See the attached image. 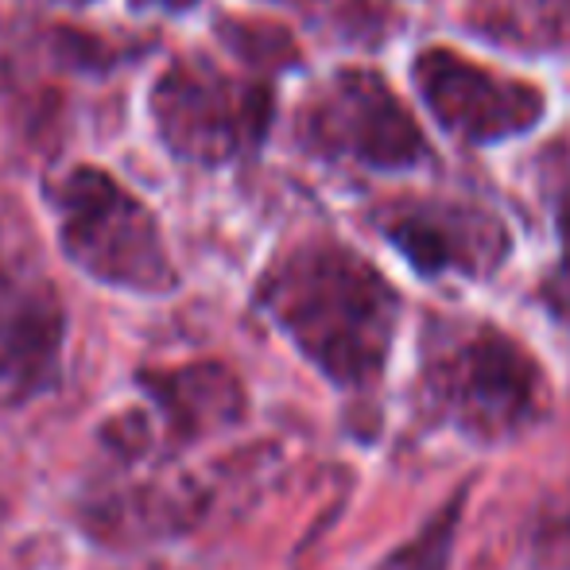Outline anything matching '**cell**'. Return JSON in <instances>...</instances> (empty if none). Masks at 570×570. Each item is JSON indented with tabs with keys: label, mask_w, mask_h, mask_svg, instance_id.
Wrapping results in <instances>:
<instances>
[{
	"label": "cell",
	"mask_w": 570,
	"mask_h": 570,
	"mask_svg": "<svg viewBox=\"0 0 570 570\" xmlns=\"http://www.w3.org/2000/svg\"><path fill=\"white\" fill-rule=\"evenodd\" d=\"M412 86L431 120L470 148L520 140L548 117V94L540 86L481 67L454 47H423L412 59Z\"/></svg>",
	"instance_id": "52a82bcc"
},
{
	"label": "cell",
	"mask_w": 570,
	"mask_h": 570,
	"mask_svg": "<svg viewBox=\"0 0 570 570\" xmlns=\"http://www.w3.org/2000/svg\"><path fill=\"white\" fill-rule=\"evenodd\" d=\"M78 4H82V0H78Z\"/></svg>",
	"instance_id": "9a60e30c"
},
{
	"label": "cell",
	"mask_w": 570,
	"mask_h": 570,
	"mask_svg": "<svg viewBox=\"0 0 570 570\" xmlns=\"http://www.w3.org/2000/svg\"><path fill=\"white\" fill-rule=\"evenodd\" d=\"M256 307L334 389L350 396L381 389L404 299L357 248L334 237L292 245L264 268Z\"/></svg>",
	"instance_id": "6da1fadb"
},
{
	"label": "cell",
	"mask_w": 570,
	"mask_h": 570,
	"mask_svg": "<svg viewBox=\"0 0 570 570\" xmlns=\"http://www.w3.org/2000/svg\"><path fill=\"white\" fill-rule=\"evenodd\" d=\"M59 245L78 272L136 295L175 292L171 253L159 222L132 190L101 167H70L47 187Z\"/></svg>",
	"instance_id": "3957f363"
},
{
	"label": "cell",
	"mask_w": 570,
	"mask_h": 570,
	"mask_svg": "<svg viewBox=\"0 0 570 570\" xmlns=\"http://www.w3.org/2000/svg\"><path fill=\"white\" fill-rule=\"evenodd\" d=\"M128 4L136 8V12H190L195 4H203V0H128Z\"/></svg>",
	"instance_id": "5bb4252c"
},
{
	"label": "cell",
	"mask_w": 570,
	"mask_h": 570,
	"mask_svg": "<svg viewBox=\"0 0 570 570\" xmlns=\"http://www.w3.org/2000/svg\"><path fill=\"white\" fill-rule=\"evenodd\" d=\"M295 144L326 164H357L368 171H420L435 164L428 132L368 67H338L295 109Z\"/></svg>",
	"instance_id": "5b68a950"
},
{
	"label": "cell",
	"mask_w": 570,
	"mask_h": 570,
	"mask_svg": "<svg viewBox=\"0 0 570 570\" xmlns=\"http://www.w3.org/2000/svg\"><path fill=\"white\" fill-rule=\"evenodd\" d=\"M276 94L261 70H229L210 55H183L151 86L156 136L171 156L198 167L248 159L268 140Z\"/></svg>",
	"instance_id": "277c9868"
},
{
	"label": "cell",
	"mask_w": 570,
	"mask_h": 570,
	"mask_svg": "<svg viewBox=\"0 0 570 570\" xmlns=\"http://www.w3.org/2000/svg\"><path fill=\"white\" fill-rule=\"evenodd\" d=\"M373 226L423 279H493L512 256V229L493 206L458 195H396Z\"/></svg>",
	"instance_id": "8992f818"
},
{
	"label": "cell",
	"mask_w": 570,
	"mask_h": 570,
	"mask_svg": "<svg viewBox=\"0 0 570 570\" xmlns=\"http://www.w3.org/2000/svg\"><path fill=\"white\" fill-rule=\"evenodd\" d=\"M420 392L439 420L485 446L517 439L548 407V376L532 350L481 318H431Z\"/></svg>",
	"instance_id": "7a4b0ae2"
},
{
	"label": "cell",
	"mask_w": 570,
	"mask_h": 570,
	"mask_svg": "<svg viewBox=\"0 0 570 570\" xmlns=\"http://www.w3.org/2000/svg\"><path fill=\"white\" fill-rule=\"evenodd\" d=\"M62 345V307L43 279H0V389L28 396L51 381Z\"/></svg>",
	"instance_id": "ba28073f"
},
{
	"label": "cell",
	"mask_w": 570,
	"mask_h": 570,
	"mask_svg": "<svg viewBox=\"0 0 570 570\" xmlns=\"http://www.w3.org/2000/svg\"><path fill=\"white\" fill-rule=\"evenodd\" d=\"M540 299H543V307H548L551 315L570 331V256H563L559 268L540 284Z\"/></svg>",
	"instance_id": "4fadbf2b"
},
{
	"label": "cell",
	"mask_w": 570,
	"mask_h": 570,
	"mask_svg": "<svg viewBox=\"0 0 570 570\" xmlns=\"http://www.w3.org/2000/svg\"><path fill=\"white\" fill-rule=\"evenodd\" d=\"M548 203H551V218H556V233H559V245H563V256H570V156L551 159Z\"/></svg>",
	"instance_id": "7c38bea8"
},
{
	"label": "cell",
	"mask_w": 570,
	"mask_h": 570,
	"mask_svg": "<svg viewBox=\"0 0 570 570\" xmlns=\"http://www.w3.org/2000/svg\"><path fill=\"white\" fill-rule=\"evenodd\" d=\"M462 509H465V489L428 520V528H423L415 540H407L396 556L384 559L381 570H446L451 567L454 532H458V524H462Z\"/></svg>",
	"instance_id": "8fae6325"
},
{
	"label": "cell",
	"mask_w": 570,
	"mask_h": 570,
	"mask_svg": "<svg viewBox=\"0 0 570 570\" xmlns=\"http://www.w3.org/2000/svg\"><path fill=\"white\" fill-rule=\"evenodd\" d=\"M144 384L156 396L175 439H203L245 415V389L222 361H195L183 368L144 373Z\"/></svg>",
	"instance_id": "9c48e42d"
},
{
	"label": "cell",
	"mask_w": 570,
	"mask_h": 570,
	"mask_svg": "<svg viewBox=\"0 0 570 570\" xmlns=\"http://www.w3.org/2000/svg\"><path fill=\"white\" fill-rule=\"evenodd\" d=\"M465 23L512 51L556 55L570 47V0H473Z\"/></svg>",
	"instance_id": "30bf717a"
}]
</instances>
